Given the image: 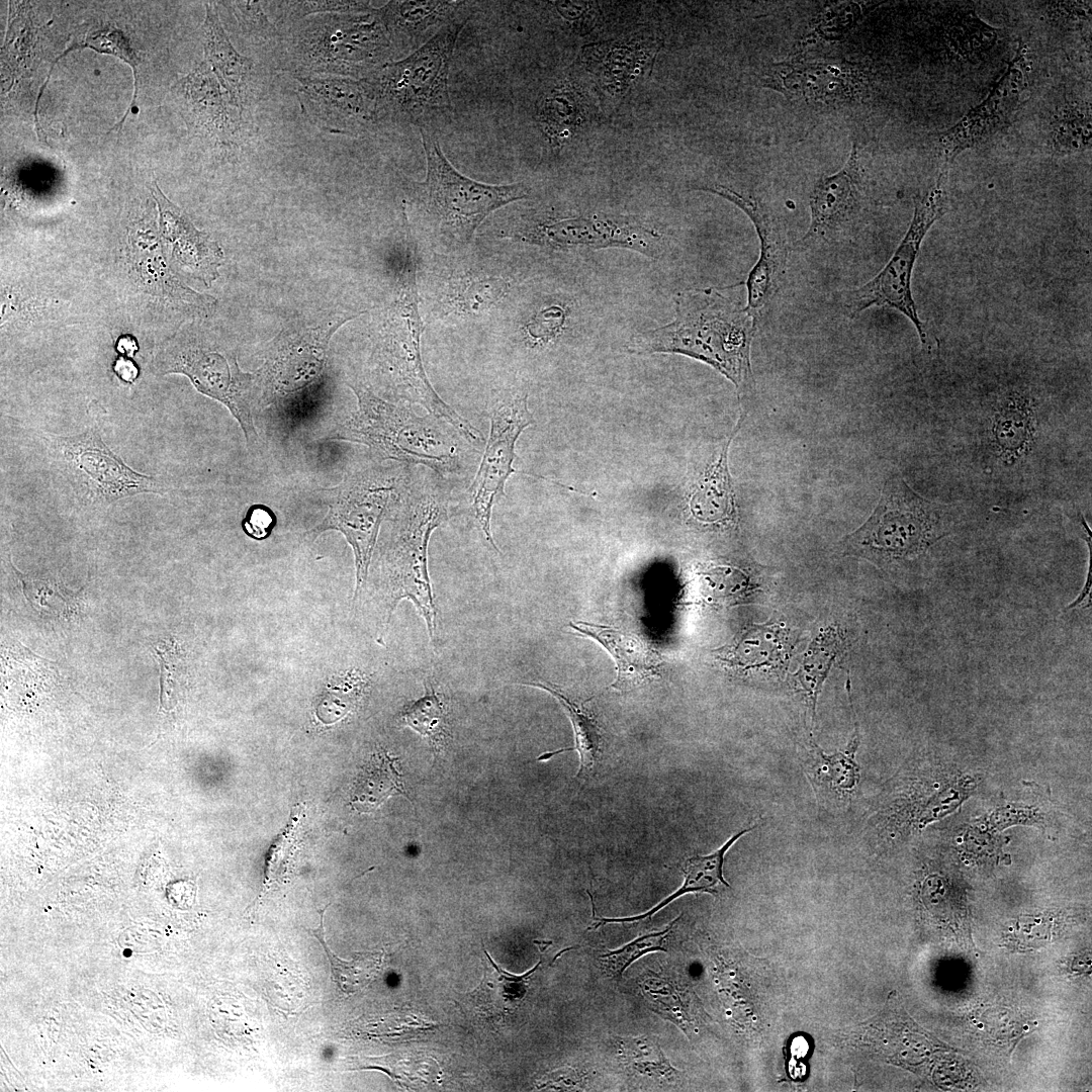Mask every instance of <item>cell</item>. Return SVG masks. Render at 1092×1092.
<instances>
[{"label": "cell", "mask_w": 1092, "mask_h": 1092, "mask_svg": "<svg viewBox=\"0 0 1092 1092\" xmlns=\"http://www.w3.org/2000/svg\"><path fill=\"white\" fill-rule=\"evenodd\" d=\"M49 456L66 476L79 502L108 505L141 493L168 491L164 480L135 471L112 451L98 430L63 436L42 434Z\"/></svg>", "instance_id": "obj_9"}, {"label": "cell", "mask_w": 1092, "mask_h": 1092, "mask_svg": "<svg viewBox=\"0 0 1092 1092\" xmlns=\"http://www.w3.org/2000/svg\"><path fill=\"white\" fill-rule=\"evenodd\" d=\"M1033 411L1029 395L1020 390L1006 392L997 406L993 422L995 444L1003 457L1022 455L1031 442Z\"/></svg>", "instance_id": "obj_35"}, {"label": "cell", "mask_w": 1092, "mask_h": 1092, "mask_svg": "<svg viewBox=\"0 0 1092 1092\" xmlns=\"http://www.w3.org/2000/svg\"><path fill=\"white\" fill-rule=\"evenodd\" d=\"M76 49H91L100 54L114 56L125 62L132 69L134 77V92L130 105L126 112L123 114L121 120L117 122L110 129V131L120 128L125 120V117L129 112L133 111V107L135 105L138 96V65L140 64V59L123 32L111 24L103 25L95 29H90L81 40L70 46L62 55H60L54 61L50 73L48 74L47 80L40 88L39 94L42 95L55 64L69 52Z\"/></svg>", "instance_id": "obj_43"}, {"label": "cell", "mask_w": 1092, "mask_h": 1092, "mask_svg": "<svg viewBox=\"0 0 1092 1092\" xmlns=\"http://www.w3.org/2000/svg\"><path fill=\"white\" fill-rule=\"evenodd\" d=\"M303 815L304 806L295 805L291 811L289 823L271 845L266 859L265 879L257 898L258 903L266 897L267 893L287 882L300 841Z\"/></svg>", "instance_id": "obj_42"}, {"label": "cell", "mask_w": 1092, "mask_h": 1092, "mask_svg": "<svg viewBox=\"0 0 1092 1092\" xmlns=\"http://www.w3.org/2000/svg\"><path fill=\"white\" fill-rule=\"evenodd\" d=\"M641 990L650 1008L661 1017L676 1024L687 1034L694 1024L689 990L669 978L653 974L641 983Z\"/></svg>", "instance_id": "obj_41"}, {"label": "cell", "mask_w": 1092, "mask_h": 1092, "mask_svg": "<svg viewBox=\"0 0 1092 1092\" xmlns=\"http://www.w3.org/2000/svg\"><path fill=\"white\" fill-rule=\"evenodd\" d=\"M1091 106L1087 101L1069 100L1053 112L1048 141L1057 155H1072L1091 148Z\"/></svg>", "instance_id": "obj_37"}, {"label": "cell", "mask_w": 1092, "mask_h": 1092, "mask_svg": "<svg viewBox=\"0 0 1092 1092\" xmlns=\"http://www.w3.org/2000/svg\"><path fill=\"white\" fill-rule=\"evenodd\" d=\"M945 517L943 505L923 498L894 474L870 518L843 539L844 553L883 568L910 562L949 534Z\"/></svg>", "instance_id": "obj_7"}, {"label": "cell", "mask_w": 1092, "mask_h": 1092, "mask_svg": "<svg viewBox=\"0 0 1092 1092\" xmlns=\"http://www.w3.org/2000/svg\"><path fill=\"white\" fill-rule=\"evenodd\" d=\"M329 906L330 904L318 911L321 918L318 927L306 930L323 946L331 966L332 979L338 988L345 994H354L377 978L382 969L383 952H355L353 960H341L326 940L324 914Z\"/></svg>", "instance_id": "obj_38"}, {"label": "cell", "mask_w": 1092, "mask_h": 1092, "mask_svg": "<svg viewBox=\"0 0 1092 1092\" xmlns=\"http://www.w3.org/2000/svg\"><path fill=\"white\" fill-rule=\"evenodd\" d=\"M1046 12L1052 18L1063 22H1078L1090 19L1091 2L1064 1L1048 2Z\"/></svg>", "instance_id": "obj_52"}, {"label": "cell", "mask_w": 1092, "mask_h": 1092, "mask_svg": "<svg viewBox=\"0 0 1092 1092\" xmlns=\"http://www.w3.org/2000/svg\"><path fill=\"white\" fill-rule=\"evenodd\" d=\"M357 398V410L332 437L367 446L384 459L423 465L444 477L462 466L463 450L445 421L425 417L410 407L389 402L362 384L348 383ZM450 426V425H449Z\"/></svg>", "instance_id": "obj_2"}, {"label": "cell", "mask_w": 1092, "mask_h": 1092, "mask_svg": "<svg viewBox=\"0 0 1092 1092\" xmlns=\"http://www.w3.org/2000/svg\"><path fill=\"white\" fill-rule=\"evenodd\" d=\"M284 18L300 19L313 13H348L372 8L369 1H281L271 2Z\"/></svg>", "instance_id": "obj_47"}, {"label": "cell", "mask_w": 1092, "mask_h": 1092, "mask_svg": "<svg viewBox=\"0 0 1092 1092\" xmlns=\"http://www.w3.org/2000/svg\"><path fill=\"white\" fill-rule=\"evenodd\" d=\"M846 690L854 727L848 743L841 750L826 753L811 739L805 745L801 758L804 774L817 801L830 808H843L849 804L855 796L860 779V767L855 760L860 735L851 701L849 676Z\"/></svg>", "instance_id": "obj_24"}, {"label": "cell", "mask_w": 1092, "mask_h": 1092, "mask_svg": "<svg viewBox=\"0 0 1092 1092\" xmlns=\"http://www.w3.org/2000/svg\"><path fill=\"white\" fill-rule=\"evenodd\" d=\"M296 78L364 79L392 62L394 50L376 8L307 18L287 39Z\"/></svg>", "instance_id": "obj_3"}, {"label": "cell", "mask_w": 1092, "mask_h": 1092, "mask_svg": "<svg viewBox=\"0 0 1092 1092\" xmlns=\"http://www.w3.org/2000/svg\"><path fill=\"white\" fill-rule=\"evenodd\" d=\"M416 270V246L408 236L397 297L389 308L375 351L376 366L400 398L422 405L428 414L445 421L472 444L481 442V433L438 395L426 374L421 355L424 325L419 309Z\"/></svg>", "instance_id": "obj_4"}, {"label": "cell", "mask_w": 1092, "mask_h": 1092, "mask_svg": "<svg viewBox=\"0 0 1092 1092\" xmlns=\"http://www.w3.org/2000/svg\"><path fill=\"white\" fill-rule=\"evenodd\" d=\"M115 349L123 357L128 358L134 356L139 350V345L133 337L126 335L118 338Z\"/></svg>", "instance_id": "obj_55"}, {"label": "cell", "mask_w": 1092, "mask_h": 1092, "mask_svg": "<svg viewBox=\"0 0 1092 1092\" xmlns=\"http://www.w3.org/2000/svg\"><path fill=\"white\" fill-rule=\"evenodd\" d=\"M948 170L949 166L941 165L935 183L917 200L910 225L886 266L862 286L843 293L845 308L851 315L872 306L898 310L914 325L922 345L927 348L929 335L916 309L911 278L924 237L947 209Z\"/></svg>", "instance_id": "obj_11"}, {"label": "cell", "mask_w": 1092, "mask_h": 1092, "mask_svg": "<svg viewBox=\"0 0 1092 1092\" xmlns=\"http://www.w3.org/2000/svg\"><path fill=\"white\" fill-rule=\"evenodd\" d=\"M680 915L664 928L645 933L630 942L607 950L601 956L603 966L615 980H620L624 972L639 958L655 951H666L667 939Z\"/></svg>", "instance_id": "obj_45"}, {"label": "cell", "mask_w": 1092, "mask_h": 1092, "mask_svg": "<svg viewBox=\"0 0 1092 1092\" xmlns=\"http://www.w3.org/2000/svg\"><path fill=\"white\" fill-rule=\"evenodd\" d=\"M395 795L403 796L412 803L404 789L397 758L386 750H379L360 768L351 789L349 803L354 810L368 813Z\"/></svg>", "instance_id": "obj_34"}, {"label": "cell", "mask_w": 1092, "mask_h": 1092, "mask_svg": "<svg viewBox=\"0 0 1092 1092\" xmlns=\"http://www.w3.org/2000/svg\"><path fill=\"white\" fill-rule=\"evenodd\" d=\"M1024 61L1020 46L989 95L938 135L935 150L941 165L950 166L961 153L982 145L1009 123L1024 89Z\"/></svg>", "instance_id": "obj_17"}, {"label": "cell", "mask_w": 1092, "mask_h": 1092, "mask_svg": "<svg viewBox=\"0 0 1092 1092\" xmlns=\"http://www.w3.org/2000/svg\"><path fill=\"white\" fill-rule=\"evenodd\" d=\"M742 421L743 417L724 444L718 460L705 470L691 495L690 510L693 516L704 524L729 525L736 522L737 513L727 455Z\"/></svg>", "instance_id": "obj_32"}, {"label": "cell", "mask_w": 1092, "mask_h": 1092, "mask_svg": "<svg viewBox=\"0 0 1092 1092\" xmlns=\"http://www.w3.org/2000/svg\"><path fill=\"white\" fill-rule=\"evenodd\" d=\"M276 522V516L269 507L255 504L247 510L242 520V529L250 538L264 540L271 535Z\"/></svg>", "instance_id": "obj_51"}, {"label": "cell", "mask_w": 1092, "mask_h": 1092, "mask_svg": "<svg viewBox=\"0 0 1092 1092\" xmlns=\"http://www.w3.org/2000/svg\"><path fill=\"white\" fill-rule=\"evenodd\" d=\"M470 16V10L463 12L418 50L368 77L377 98L378 120L390 117L431 131L434 124L449 118V67Z\"/></svg>", "instance_id": "obj_5"}, {"label": "cell", "mask_w": 1092, "mask_h": 1092, "mask_svg": "<svg viewBox=\"0 0 1092 1092\" xmlns=\"http://www.w3.org/2000/svg\"><path fill=\"white\" fill-rule=\"evenodd\" d=\"M400 478L385 469L350 474L328 489L329 511L310 531L317 536L328 530L341 532L351 546L356 568L354 600L366 583L380 525L389 504L398 495Z\"/></svg>", "instance_id": "obj_13"}, {"label": "cell", "mask_w": 1092, "mask_h": 1092, "mask_svg": "<svg viewBox=\"0 0 1092 1092\" xmlns=\"http://www.w3.org/2000/svg\"><path fill=\"white\" fill-rule=\"evenodd\" d=\"M565 310L558 305H551L539 310L526 324L529 337L538 343H548L556 338L563 328Z\"/></svg>", "instance_id": "obj_50"}, {"label": "cell", "mask_w": 1092, "mask_h": 1092, "mask_svg": "<svg viewBox=\"0 0 1092 1092\" xmlns=\"http://www.w3.org/2000/svg\"><path fill=\"white\" fill-rule=\"evenodd\" d=\"M449 517V500L436 485L425 484L403 496L396 526L383 558L388 616L401 600H410L423 617L430 640L436 641L437 609L428 570L432 533Z\"/></svg>", "instance_id": "obj_8"}, {"label": "cell", "mask_w": 1092, "mask_h": 1092, "mask_svg": "<svg viewBox=\"0 0 1092 1092\" xmlns=\"http://www.w3.org/2000/svg\"><path fill=\"white\" fill-rule=\"evenodd\" d=\"M584 1081L582 1074L572 1069H565L564 1071H559L558 1075L553 1074L551 1077L549 1076V1079L546 1080V1083L542 1086L558 1087L559 1089H577L583 1087Z\"/></svg>", "instance_id": "obj_53"}, {"label": "cell", "mask_w": 1092, "mask_h": 1092, "mask_svg": "<svg viewBox=\"0 0 1092 1092\" xmlns=\"http://www.w3.org/2000/svg\"><path fill=\"white\" fill-rule=\"evenodd\" d=\"M365 684L363 677L355 675L342 690L328 694L317 706L318 718L325 723H333L342 718L356 706Z\"/></svg>", "instance_id": "obj_48"}, {"label": "cell", "mask_w": 1092, "mask_h": 1092, "mask_svg": "<svg viewBox=\"0 0 1092 1092\" xmlns=\"http://www.w3.org/2000/svg\"><path fill=\"white\" fill-rule=\"evenodd\" d=\"M113 372L124 383H133L139 375L138 365L127 357L120 356L113 363Z\"/></svg>", "instance_id": "obj_54"}, {"label": "cell", "mask_w": 1092, "mask_h": 1092, "mask_svg": "<svg viewBox=\"0 0 1092 1092\" xmlns=\"http://www.w3.org/2000/svg\"><path fill=\"white\" fill-rule=\"evenodd\" d=\"M515 233L523 241L553 248L618 247L649 257H656L663 248L662 237L656 231L624 216L535 218L522 223Z\"/></svg>", "instance_id": "obj_15"}, {"label": "cell", "mask_w": 1092, "mask_h": 1092, "mask_svg": "<svg viewBox=\"0 0 1092 1092\" xmlns=\"http://www.w3.org/2000/svg\"><path fill=\"white\" fill-rule=\"evenodd\" d=\"M356 315L345 313L316 329L285 331L270 347L263 366L255 373L256 385L264 402L282 419H297L312 401L322 384L330 337Z\"/></svg>", "instance_id": "obj_12"}, {"label": "cell", "mask_w": 1092, "mask_h": 1092, "mask_svg": "<svg viewBox=\"0 0 1092 1092\" xmlns=\"http://www.w3.org/2000/svg\"><path fill=\"white\" fill-rule=\"evenodd\" d=\"M426 177L413 184V201L421 217L439 236L468 244L479 225L496 209L529 195L524 183L491 185L457 171L432 131L420 128Z\"/></svg>", "instance_id": "obj_6"}, {"label": "cell", "mask_w": 1092, "mask_h": 1092, "mask_svg": "<svg viewBox=\"0 0 1092 1092\" xmlns=\"http://www.w3.org/2000/svg\"><path fill=\"white\" fill-rule=\"evenodd\" d=\"M568 627L575 633L589 637L614 657L617 676L610 686L619 692H628L660 676L663 663L661 654L638 635L611 626L587 622H570Z\"/></svg>", "instance_id": "obj_27"}, {"label": "cell", "mask_w": 1092, "mask_h": 1092, "mask_svg": "<svg viewBox=\"0 0 1092 1092\" xmlns=\"http://www.w3.org/2000/svg\"><path fill=\"white\" fill-rule=\"evenodd\" d=\"M492 965L495 972L486 980L495 988V991L481 984L470 994L474 1005L478 1006L479 1011L487 1017H492L493 1014L500 1016L509 1013L523 1001L527 994L529 981L538 970L541 962L521 976L503 971L493 962Z\"/></svg>", "instance_id": "obj_40"}, {"label": "cell", "mask_w": 1092, "mask_h": 1092, "mask_svg": "<svg viewBox=\"0 0 1092 1092\" xmlns=\"http://www.w3.org/2000/svg\"><path fill=\"white\" fill-rule=\"evenodd\" d=\"M150 368L157 376L182 374L200 393L222 403L238 421L247 444L258 442L251 397L256 374L243 372L235 356L221 352L202 339L180 333L154 352Z\"/></svg>", "instance_id": "obj_10"}, {"label": "cell", "mask_w": 1092, "mask_h": 1092, "mask_svg": "<svg viewBox=\"0 0 1092 1092\" xmlns=\"http://www.w3.org/2000/svg\"><path fill=\"white\" fill-rule=\"evenodd\" d=\"M533 424L527 395L498 400L491 413L489 434L478 470L469 488L471 509L486 542L497 551L490 530L492 507L505 494L514 469L515 447L522 432Z\"/></svg>", "instance_id": "obj_14"}, {"label": "cell", "mask_w": 1092, "mask_h": 1092, "mask_svg": "<svg viewBox=\"0 0 1092 1092\" xmlns=\"http://www.w3.org/2000/svg\"><path fill=\"white\" fill-rule=\"evenodd\" d=\"M302 108L322 129L356 135L378 121L377 98L369 78H297Z\"/></svg>", "instance_id": "obj_16"}, {"label": "cell", "mask_w": 1092, "mask_h": 1092, "mask_svg": "<svg viewBox=\"0 0 1092 1092\" xmlns=\"http://www.w3.org/2000/svg\"><path fill=\"white\" fill-rule=\"evenodd\" d=\"M661 47V38L650 30L640 29L624 37L582 47L579 62L593 76L603 100L615 106L651 70Z\"/></svg>", "instance_id": "obj_18"}, {"label": "cell", "mask_w": 1092, "mask_h": 1092, "mask_svg": "<svg viewBox=\"0 0 1092 1092\" xmlns=\"http://www.w3.org/2000/svg\"><path fill=\"white\" fill-rule=\"evenodd\" d=\"M798 642L786 624L766 622L745 629L728 647L719 650L718 658L741 671H783Z\"/></svg>", "instance_id": "obj_28"}, {"label": "cell", "mask_w": 1092, "mask_h": 1092, "mask_svg": "<svg viewBox=\"0 0 1092 1092\" xmlns=\"http://www.w3.org/2000/svg\"><path fill=\"white\" fill-rule=\"evenodd\" d=\"M201 36L205 62L234 106L244 115L262 93V77L255 63L233 47L221 25L216 6L210 3L205 4Z\"/></svg>", "instance_id": "obj_25"}, {"label": "cell", "mask_w": 1092, "mask_h": 1092, "mask_svg": "<svg viewBox=\"0 0 1092 1092\" xmlns=\"http://www.w3.org/2000/svg\"><path fill=\"white\" fill-rule=\"evenodd\" d=\"M755 827L756 825H752L736 832L718 849L709 854H694L688 857L681 868L684 874L681 886L646 912L626 917H604L597 912L593 895L589 891H586L592 905V923L587 929L594 930L611 923H634L647 920L671 902L687 894L709 893L715 895L719 893L721 887L730 888L723 875L725 855L738 839L751 832Z\"/></svg>", "instance_id": "obj_29"}, {"label": "cell", "mask_w": 1092, "mask_h": 1092, "mask_svg": "<svg viewBox=\"0 0 1092 1092\" xmlns=\"http://www.w3.org/2000/svg\"><path fill=\"white\" fill-rule=\"evenodd\" d=\"M394 53L412 54L444 25L470 10L464 1H389L376 8ZM404 56V57H405Z\"/></svg>", "instance_id": "obj_26"}, {"label": "cell", "mask_w": 1092, "mask_h": 1092, "mask_svg": "<svg viewBox=\"0 0 1092 1092\" xmlns=\"http://www.w3.org/2000/svg\"><path fill=\"white\" fill-rule=\"evenodd\" d=\"M581 88L572 79L547 87L536 102V120L552 149L563 148L587 120Z\"/></svg>", "instance_id": "obj_30"}, {"label": "cell", "mask_w": 1092, "mask_h": 1092, "mask_svg": "<svg viewBox=\"0 0 1092 1092\" xmlns=\"http://www.w3.org/2000/svg\"><path fill=\"white\" fill-rule=\"evenodd\" d=\"M700 190L721 196L744 211L751 219L760 243V253L747 281L746 309L756 317L778 292L787 268L790 247L768 209L723 185L703 186Z\"/></svg>", "instance_id": "obj_22"}, {"label": "cell", "mask_w": 1092, "mask_h": 1092, "mask_svg": "<svg viewBox=\"0 0 1092 1092\" xmlns=\"http://www.w3.org/2000/svg\"><path fill=\"white\" fill-rule=\"evenodd\" d=\"M526 685L551 694L564 709L574 733L573 747L547 751L538 756L537 760L546 761L564 751L575 750L579 756V766L574 778L581 784L585 783L595 776L604 753L605 738L599 722L583 704H577L552 684L533 681Z\"/></svg>", "instance_id": "obj_31"}, {"label": "cell", "mask_w": 1092, "mask_h": 1092, "mask_svg": "<svg viewBox=\"0 0 1092 1092\" xmlns=\"http://www.w3.org/2000/svg\"><path fill=\"white\" fill-rule=\"evenodd\" d=\"M877 2H841L826 7L814 20V33L826 40H836L849 32Z\"/></svg>", "instance_id": "obj_46"}, {"label": "cell", "mask_w": 1092, "mask_h": 1092, "mask_svg": "<svg viewBox=\"0 0 1092 1092\" xmlns=\"http://www.w3.org/2000/svg\"><path fill=\"white\" fill-rule=\"evenodd\" d=\"M507 290V282L499 277L469 276L451 287L448 302L458 313L478 315L497 303Z\"/></svg>", "instance_id": "obj_44"}, {"label": "cell", "mask_w": 1092, "mask_h": 1092, "mask_svg": "<svg viewBox=\"0 0 1092 1092\" xmlns=\"http://www.w3.org/2000/svg\"><path fill=\"white\" fill-rule=\"evenodd\" d=\"M674 301L673 322L633 336L629 351L684 354L711 365L737 388L747 385L756 317L712 288L679 292Z\"/></svg>", "instance_id": "obj_1"}, {"label": "cell", "mask_w": 1092, "mask_h": 1092, "mask_svg": "<svg viewBox=\"0 0 1092 1092\" xmlns=\"http://www.w3.org/2000/svg\"><path fill=\"white\" fill-rule=\"evenodd\" d=\"M152 193L159 210V237L170 261L186 275L210 284L222 262L221 248L206 233L198 231L157 183Z\"/></svg>", "instance_id": "obj_23"}, {"label": "cell", "mask_w": 1092, "mask_h": 1092, "mask_svg": "<svg viewBox=\"0 0 1092 1092\" xmlns=\"http://www.w3.org/2000/svg\"><path fill=\"white\" fill-rule=\"evenodd\" d=\"M259 1H232L223 4L232 9L239 26L248 37L267 39L276 29Z\"/></svg>", "instance_id": "obj_49"}, {"label": "cell", "mask_w": 1092, "mask_h": 1092, "mask_svg": "<svg viewBox=\"0 0 1092 1092\" xmlns=\"http://www.w3.org/2000/svg\"><path fill=\"white\" fill-rule=\"evenodd\" d=\"M424 695L406 705L399 714L400 722L426 738L434 755L448 744L450 733L449 710L444 696L439 694L433 681L426 678Z\"/></svg>", "instance_id": "obj_36"}, {"label": "cell", "mask_w": 1092, "mask_h": 1092, "mask_svg": "<svg viewBox=\"0 0 1092 1092\" xmlns=\"http://www.w3.org/2000/svg\"><path fill=\"white\" fill-rule=\"evenodd\" d=\"M619 1056L633 1075L659 1083H673L679 1071L664 1055L658 1042L649 1036H627L618 1040Z\"/></svg>", "instance_id": "obj_39"}, {"label": "cell", "mask_w": 1092, "mask_h": 1092, "mask_svg": "<svg viewBox=\"0 0 1092 1092\" xmlns=\"http://www.w3.org/2000/svg\"><path fill=\"white\" fill-rule=\"evenodd\" d=\"M181 115L197 135L225 146L240 141L244 115L234 106L206 62L172 87Z\"/></svg>", "instance_id": "obj_20"}, {"label": "cell", "mask_w": 1092, "mask_h": 1092, "mask_svg": "<svg viewBox=\"0 0 1092 1092\" xmlns=\"http://www.w3.org/2000/svg\"><path fill=\"white\" fill-rule=\"evenodd\" d=\"M762 83L791 100L836 103L860 94L868 79L851 64L792 59L772 64Z\"/></svg>", "instance_id": "obj_19"}, {"label": "cell", "mask_w": 1092, "mask_h": 1092, "mask_svg": "<svg viewBox=\"0 0 1092 1092\" xmlns=\"http://www.w3.org/2000/svg\"><path fill=\"white\" fill-rule=\"evenodd\" d=\"M863 197L859 157L853 145L845 165L815 183L810 195V225L801 243L830 242L843 236L859 214Z\"/></svg>", "instance_id": "obj_21"}, {"label": "cell", "mask_w": 1092, "mask_h": 1092, "mask_svg": "<svg viewBox=\"0 0 1092 1092\" xmlns=\"http://www.w3.org/2000/svg\"><path fill=\"white\" fill-rule=\"evenodd\" d=\"M845 640L841 630L829 625L818 633L806 649L800 666L793 674L795 692L801 697L810 717L816 719L819 696L837 658L843 654Z\"/></svg>", "instance_id": "obj_33"}]
</instances>
